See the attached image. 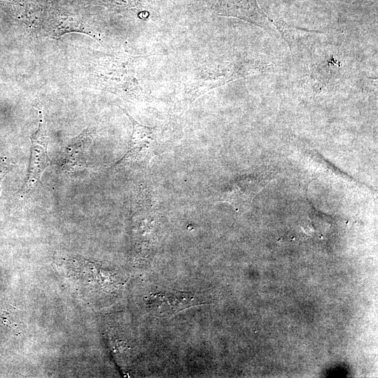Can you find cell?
<instances>
[{
  "mask_svg": "<svg viewBox=\"0 0 378 378\" xmlns=\"http://www.w3.org/2000/svg\"><path fill=\"white\" fill-rule=\"evenodd\" d=\"M122 110L131 120L133 130L127 151L111 168L135 162H149L155 155L162 153L155 129L140 124Z\"/></svg>",
  "mask_w": 378,
  "mask_h": 378,
  "instance_id": "3957f363",
  "label": "cell"
},
{
  "mask_svg": "<svg viewBox=\"0 0 378 378\" xmlns=\"http://www.w3.org/2000/svg\"><path fill=\"white\" fill-rule=\"evenodd\" d=\"M93 132L92 130L87 128L69 141L64 150L62 163L63 170L75 172L84 167L92 141Z\"/></svg>",
  "mask_w": 378,
  "mask_h": 378,
  "instance_id": "52a82bcc",
  "label": "cell"
},
{
  "mask_svg": "<svg viewBox=\"0 0 378 378\" xmlns=\"http://www.w3.org/2000/svg\"><path fill=\"white\" fill-rule=\"evenodd\" d=\"M200 303L193 293L176 290L151 293L148 300L150 312L159 317L171 316Z\"/></svg>",
  "mask_w": 378,
  "mask_h": 378,
  "instance_id": "8992f818",
  "label": "cell"
},
{
  "mask_svg": "<svg viewBox=\"0 0 378 378\" xmlns=\"http://www.w3.org/2000/svg\"><path fill=\"white\" fill-rule=\"evenodd\" d=\"M38 109L39 122L37 130L31 136V157L27 179L20 190L21 196L29 194L40 182L43 172L49 167L50 160L48 155L49 137L40 103L34 104Z\"/></svg>",
  "mask_w": 378,
  "mask_h": 378,
  "instance_id": "7a4b0ae2",
  "label": "cell"
},
{
  "mask_svg": "<svg viewBox=\"0 0 378 378\" xmlns=\"http://www.w3.org/2000/svg\"><path fill=\"white\" fill-rule=\"evenodd\" d=\"M13 18L23 24L26 29L36 28L41 22L40 8L27 0H1Z\"/></svg>",
  "mask_w": 378,
  "mask_h": 378,
  "instance_id": "ba28073f",
  "label": "cell"
},
{
  "mask_svg": "<svg viewBox=\"0 0 378 378\" xmlns=\"http://www.w3.org/2000/svg\"><path fill=\"white\" fill-rule=\"evenodd\" d=\"M266 184L265 178L255 172L241 174L232 185L218 195V202L230 204L236 211L244 212L251 206L255 196Z\"/></svg>",
  "mask_w": 378,
  "mask_h": 378,
  "instance_id": "277c9868",
  "label": "cell"
},
{
  "mask_svg": "<svg viewBox=\"0 0 378 378\" xmlns=\"http://www.w3.org/2000/svg\"><path fill=\"white\" fill-rule=\"evenodd\" d=\"M13 166L14 164L11 163L8 158L0 156V194L1 191L2 182Z\"/></svg>",
  "mask_w": 378,
  "mask_h": 378,
  "instance_id": "30bf717a",
  "label": "cell"
},
{
  "mask_svg": "<svg viewBox=\"0 0 378 378\" xmlns=\"http://www.w3.org/2000/svg\"><path fill=\"white\" fill-rule=\"evenodd\" d=\"M43 22L44 29L47 34L53 38H59L68 32L78 31L90 34L85 28L82 22L66 15H62L57 13L50 14Z\"/></svg>",
  "mask_w": 378,
  "mask_h": 378,
  "instance_id": "9c48e42d",
  "label": "cell"
},
{
  "mask_svg": "<svg viewBox=\"0 0 378 378\" xmlns=\"http://www.w3.org/2000/svg\"><path fill=\"white\" fill-rule=\"evenodd\" d=\"M215 10L218 15L236 18L273 34L276 22L260 8L257 0H217Z\"/></svg>",
  "mask_w": 378,
  "mask_h": 378,
  "instance_id": "5b68a950",
  "label": "cell"
},
{
  "mask_svg": "<svg viewBox=\"0 0 378 378\" xmlns=\"http://www.w3.org/2000/svg\"><path fill=\"white\" fill-rule=\"evenodd\" d=\"M92 72L95 83L104 90L133 102L139 98V88L131 69L119 59L101 62Z\"/></svg>",
  "mask_w": 378,
  "mask_h": 378,
  "instance_id": "6da1fadb",
  "label": "cell"
}]
</instances>
